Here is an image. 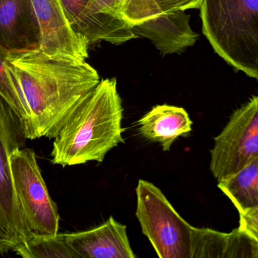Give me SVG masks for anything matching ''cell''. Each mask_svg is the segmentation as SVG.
<instances>
[{"instance_id": "obj_1", "label": "cell", "mask_w": 258, "mask_h": 258, "mask_svg": "<svg viewBox=\"0 0 258 258\" xmlns=\"http://www.w3.org/2000/svg\"><path fill=\"white\" fill-rule=\"evenodd\" d=\"M9 71L25 105L27 139H54L80 101L100 83L86 61L49 56L37 51L10 53Z\"/></svg>"}, {"instance_id": "obj_2", "label": "cell", "mask_w": 258, "mask_h": 258, "mask_svg": "<svg viewBox=\"0 0 258 258\" xmlns=\"http://www.w3.org/2000/svg\"><path fill=\"white\" fill-rule=\"evenodd\" d=\"M123 107L115 78L101 80L68 116L54 137L51 163L62 167L102 162L125 142Z\"/></svg>"}, {"instance_id": "obj_3", "label": "cell", "mask_w": 258, "mask_h": 258, "mask_svg": "<svg viewBox=\"0 0 258 258\" xmlns=\"http://www.w3.org/2000/svg\"><path fill=\"white\" fill-rule=\"evenodd\" d=\"M200 9L215 53L258 80V0H203Z\"/></svg>"}, {"instance_id": "obj_4", "label": "cell", "mask_w": 258, "mask_h": 258, "mask_svg": "<svg viewBox=\"0 0 258 258\" xmlns=\"http://www.w3.org/2000/svg\"><path fill=\"white\" fill-rule=\"evenodd\" d=\"M136 217L142 233L160 258H190L192 227L153 183L140 180Z\"/></svg>"}, {"instance_id": "obj_5", "label": "cell", "mask_w": 258, "mask_h": 258, "mask_svg": "<svg viewBox=\"0 0 258 258\" xmlns=\"http://www.w3.org/2000/svg\"><path fill=\"white\" fill-rule=\"evenodd\" d=\"M26 139L19 118L0 95V254L14 251L33 236L15 194L10 165L11 154L24 148Z\"/></svg>"}, {"instance_id": "obj_6", "label": "cell", "mask_w": 258, "mask_h": 258, "mask_svg": "<svg viewBox=\"0 0 258 258\" xmlns=\"http://www.w3.org/2000/svg\"><path fill=\"white\" fill-rule=\"evenodd\" d=\"M10 165L15 194L32 236L57 234L58 209L50 196L34 151L15 150Z\"/></svg>"}, {"instance_id": "obj_7", "label": "cell", "mask_w": 258, "mask_h": 258, "mask_svg": "<svg viewBox=\"0 0 258 258\" xmlns=\"http://www.w3.org/2000/svg\"><path fill=\"white\" fill-rule=\"evenodd\" d=\"M121 16L137 36L150 39L163 55L182 53L199 38L185 11L165 13L154 0H126Z\"/></svg>"}, {"instance_id": "obj_8", "label": "cell", "mask_w": 258, "mask_h": 258, "mask_svg": "<svg viewBox=\"0 0 258 258\" xmlns=\"http://www.w3.org/2000/svg\"><path fill=\"white\" fill-rule=\"evenodd\" d=\"M210 170L218 182L236 174L258 154V95L233 112L210 151Z\"/></svg>"}, {"instance_id": "obj_9", "label": "cell", "mask_w": 258, "mask_h": 258, "mask_svg": "<svg viewBox=\"0 0 258 258\" xmlns=\"http://www.w3.org/2000/svg\"><path fill=\"white\" fill-rule=\"evenodd\" d=\"M79 37L90 45L106 41L122 44L138 37L122 17L103 12L97 0H60Z\"/></svg>"}, {"instance_id": "obj_10", "label": "cell", "mask_w": 258, "mask_h": 258, "mask_svg": "<svg viewBox=\"0 0 258 258\" xmlns=\"http://www.w3.org/2000/svg\"><path fill=\"white\" fill-rule=\"evenodd\" d=\"M41 30L39 51L49 56L86 61L89 45L74 31L60 0H32Z\"/></svg>"}, {"instance_id": "obj_11", "label": "cell", "mask_w": 258, "mask_h": 258, "mask_svg": "<svg viewBox=\"0 0 258 258\" xmlns=\"http://www.w3.org/2000/svg\"><path fill=\"white\" fill-rule=\"evenodd\" d=\"M0 45L11 53L39 50L40 27L32 0H0Z\"/></svg>"}, {"instance_id": "obj_12", "label": "cell", "mask_w": 258, "mask_h": 258, "mask_svg": "<svg viewBox=\"0 0 258 258\" xmlns=\"http://www.w3.org/2000/svg\"><path fill=\"white\" fill-rule=\"evenodd\" d=\"M71 248L83 258H135L126 226L110 217L98 227L78 233H65Z\"/></svg>"}, {"instance_id": "obj_13", "label": "cell", "mask_w": 258, "mask_h": 258, "mask_svg": "<svg viewBox=\"0 0 258 258\" xmlns=\"http://www.w3.org/2000/svg\"><path fill=\"white\" fill-rule=\"evenodd\" d=\"M138 124L143 137L150 142H159L162 150L168 151L177 138L189 135L192 121L183 108L161 105L144 115Z\"/></svg>"}, {"instance_id": "obj_14", "label": "cell", "mask_w": 258, "mask_h": 258, "mask_svg": "<svg viewBox=\"0 0 258 258\" xmlns=\"http://www.w3.org/2000/svg\"><path fill=\"white\" fill-rule=\"evenodd\" d=\"M218 186L239 213L258 208V154L236 174L218 182Z\"/></svg>"}, {"instance_id": "obj_15", "label": "cell", "mask_w": 258, "mask_h": 258, "mask_svg": "<svg viewBox=\"0 0 258 258\" xmlns=\"http://www.w3.org/2000/svg\"><path fill=\"white\" fill-rule=\"evenodd\" d=\"M14 252L24 258H81L70 246L65 233L32 236Z\"/></svg>"}, {"instance_id": "obj_16", "label": "cell", "mask_w": 258, "mask_h": 258, "mask_svg": "<svg viewBox=\"0 0 258 258\" xmlns=\"http://www.w3.org/2000/svg\"><path fill=\"white\" fill-rule=\"evenodd\" d=\"M229 233L192 227L190 258H226Z\"/></svg>"}, {"instance_id": "obj_17", "label": "cell", "mask_w": 258, "mask_h": 258, "mask_svg": "<svg viewBox=\"0 0 258 258\" xmlns=\"http://www.w3.org/2000/svg\"><path fill=\"white\" fill-rule=\"evenodd\" d=\"M10 53L0 45V95L18 115L23 127L27 112L24 100L8 67L7 60Z\"/></svg>"}, {"instance_id": "obj_18", "label": "cell", "mask_w": 258, "mask_h": 258, "mask_svg": "<svg viewBox=\"0 0 258 258\" xmlns=\"http://www.w3.org/2000/svg\"><path fill=\"white\" fill-rule=\"evenodd\" d=\"M258 258V243L249 235L237 228L229 233L226 258Z\"/></svg>"}, {"instance_id": "obj_19", "label": "cell", "mask_w": 258, "mask_h": 258, "mask_svg": "<svg viewBox=\"0 0 258 258\" xmlns=\"http://www.w3.org/2000/svg\"><path fill=\"white\" fill-rule=\"evenodd\" d=\"M159 9L165 13L200 9L203 0H154Z\"/></svg>"}, {"instance_id": "obj_20", "label": "cell", "mask_w": 258, "mask_h": 258, "mask_svg": "<svg viewBox=\"0 0 258 258\" xmlns=\"http://www.w3.org/2000/svg\"><path fill=\"white\" fill-rule=\"evenodd\" d=\"M258 243V208L239 213V227Z\"/></svg>"}, {"instance_id": "obj_21", "label": "cell", "mask_w": 258, "mask_h": 258, "mask_svg": "<svg viewBox=\"0 0 258 258\" xmlns=\"http://www.w3.org/2000/svg\"><path fill=\"white\" fill-rule=\"evenodd\" d=\"M126 0H97L103 12L121 16L122 9Z\"/></svg>"}]
</instances>
